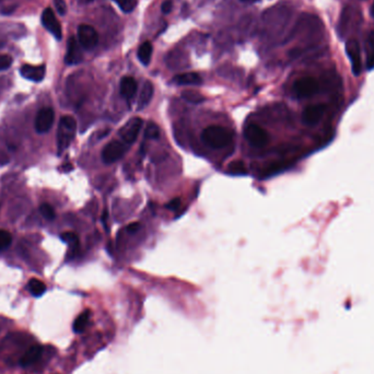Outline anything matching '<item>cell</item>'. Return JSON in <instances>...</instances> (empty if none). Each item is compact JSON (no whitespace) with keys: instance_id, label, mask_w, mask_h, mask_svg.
<instances>
[{"instance_id":"cell-13","label":"cell","mask_w":374,"mask_h":374,"mask_svg":"<svg viewBox=\"0 0 374 374\" xmlns=\"http://www.w3.org/2000/svg\"><path fill=\"white\" fill-rule=\"evenodd\" d=\"M82 60V53L79 44L77 40L71 36L68 40V46H67V54L65 57V61L67 65H76L79 64Z\"/></svg>"},{"instance_id":"cell-32","label":"cell","mask_w":374,"mask_h":374,"mask_svg":"<svg viewBox=\"0 0 374 374\" xmlns=\"http://www.w3.org/2000/svg\"><path fill=\"white\" fill-rule=\"evenodd\" d=\"M181 206V199L179 198H174L171 200L170 202H168V204L166 205V208L170 209V210H176L177 208H179Z\"/></svg>"},{"instance_id":"cell-6","label":"cell","mask_w":374,"mask_h":374,"mask_svg":"<svg viewBox=\"0 0 374 374\" xmlns=\"http://www.w3.org/2000/svg\"><path fill=\"white\" fill-rule=\"evenodd\" d=\"M79 44L85 49H92L98 45L99 34L93 27L89 24H81L78 28Z\"/></svg>"},{"instance_id":"cell-27","label":"cell","mask_w":374,"mask_h":374,"mask_svg":"<svg viewBox=\"0 0 374 374\" xmlns=\"http://www.w3.org/2000/svg\"><path fill=\"white\" fill-rule=\"evenodd\" d=\"M40 212L46 220H54L55 219V210L54 208L47 202H44L40 206Z\"/></svg>"},{"instance_id":"cell-34","label":"cell","mask_w":374,"mask_h":374,"mask_svg":"<svg viewBox=\"0 0 374 374\" xmlns=\"http://www.w3.org/2000/svg\"><path fill=\"white\" fill-rule=\"evenodd\" d=\"M241 2L246 3V4H254V3L259 2V0H241Z\"/></svg>"},{"instance_id":"cell-9","label":"cell","mask_w":374,"mask_h":374,"mask_svg":"<svg viewBox=\"0 0 374 374\" xmlns=\"http://www.w3.org/2000/svg\"><path fill=\"white\" fill-rule=\"evenodd\" d=\"M125 152L126 145L123 142L113 140L104 147L102 151V160L107 164L114 163L119 160L124 156Z\"/></svg>"},{"instance_id":"cell-1","label":"cell","mask_w":374,"mask_h":374,"mask_svg":"<svg viewBox=\"0 0 374 374\" xmlns=\"http://www.w3.org/2000/svg\"><path fill=\"white\" fill-rule=\"evenodd\" d=\"M233 134L222 126H209L201 132V140L213 149L227 147L232 141Z\"/></svg>"},{"instance_id":"cell-18","label":"cell","mask_w":374,"mask_h":374,"mask_svg":"<svg viewBox=\"0 0 374 374\" xmlns=\"http://www.w3.org/2000/svg\"><path fill=\"white\" fill-rule=\"evenodd\" d=\"M151 55H152V45L151 43L145 41L142 43L140 47L138 48V58L140 60L142 65H149V62L151 60Z\"/></svg>"},{"instance_id":"cell-5","label":"cell","mask_w":374,"mask_h":374,"mask_svg":"<svg viewBox=\"0 0 374 374\" xmlns=\"http://www.w3.org/2000/svg\"><path fill=\"white\" fill-rule=\"evenodd\" d=\"M346 52L351 61L353 74L360 76L362 71V57H361L359 42L356 39L348 40L346 43Z\"/></svg>"},{"instance_id":"cell-30","label":"cell","mask_w":374,"mask_h":374,"mask_svg":"<svg viewBox=\"0 0 374 374\" xmlns=\"http://www.w3.org/2000/svg\"><path fill=\"white\" fill-rule=\"evenodd\" d=\"M54 5L57 12L60 16H65L67 14V5L65 3V0H54Z\"/></svg>"},{"instance_id":"cell-21","label":"cell","mask_w":374,"mask_h":374,"mask_svg":"<svg viewBox=\"0 0 374 374\" xmlns=\"http://www.w3.org/2000/svg\"><path fill=\"white\" fill-rule=\"evenodd\" d=\"M160 136V129L154 122H148L144 128V137L148 139H158Z\"/></svg>"},{"instance_id":"cell-10","label":"cell","mask_w":374,"mask_h":374,"mask_svg":"<svg viewBox=\"0 0 374 374\" xmlns=\"http://www.w3.org/2000/svg\"><path fill=\"white\" fill-rule=\"evenodd\" d=\"M55 113L52 107H44L35 117V129L37 132H47L54 124Z\"/></svg>"},{"instance_id":"cell-33","label":"cell","mask_w":374,"mask_h":374,"mask_svg":"<svg viewBox=\"0 0 374 374\" xmlns=\"http://www.w3.org/2000/svg\"><path fill=\"white\" fill-rule=\"evenodd\" d=\"M139 228H140V225H139L138 222H135V223H131L127 227V231L129 233H135L139 230Z\"/></svg>"},{"instance_id":"cell-28","label":"cell","mask_w":374,"mask_h":374,"mask_svg":"<svg viewBox=\"0 0 374 374\" xmlns=\"http://www.w3.org/2000/svg\"><path fill=\"white\" fill-rule=\"evenodd\" d=\"M229 171L232 174H245L246 173L245 164L240 160L234 161V162L230 163Z\"/></svg>"},{"instance_id":"cell-25","label":"cell","mask_w":374,"mask_h":374,"mask_svg":"<svg viewBox=\"0 0 374 374\" xmlns=\"http://www.w3.org/2000/svg\"><path fill=\"white\" fill-rule=\"evenodd\" d=\"M114 2L117 3L119 8L126 12V14L131 12L137 6V0H114Z\"/></svg>"},{"instance_id":"cell-11","label":"cell","mask_w":374,"mask_h":374,"mask_svg":"<svg viewBox=\"0 0 374 374\" xmlns=\"http://www.w3.org/2000/svg\"><path fill=\"white\" fill-rule=\"evenodd\" d=\"M42 23L44 27L52 33L57 40H61L62 37V31H61V25L59 21L57 20V18L54 14L52 8H46L44 10L42 15Z\"/></svg>"},{"instance_id":"cell-23","label":"cell","mask_w":374,"mask_h":374,"mask_svg":"<svg viewBox=\"0 0 374 374\" xmlns=\"http://www.w3.org/2000/svg\"><path fill=\"white\" fill-rule=\"evenodd\" d=\"M60 238L65 243L71 245V247H73V249H76V247H77L79 244V238L74 232H64L60 234Z\"/></svg>"},{"instance_id":"cell-35","label":"cell","mask_w":374,"mask_h":374,"mask_svg":"<svg viewBox=\"0 0 374 374\" xmlns=\"http://www.w3.org/2000/svg\"><path fill=\"white\" fill-rule=\"evenodd\" d=\"M372 15L374 16V4H373V6H372Z\"/></svg>"},{"instance_id":"cell-26","label":"cell","mask_w":374,"mask_h":374,"mask_svg":"<svg viewBox=\"0 0 374 374\" xmlns=\"http://www.w3.org/2000/svg\"><path fill=\"white\" fill-rule=\"evenodd\" d=\"M11 242H12L11 234L8 231L0 229V251L8 249Z\"/></svg>"},{"instance_id":"cell-31","label":"cell","mask_w":374,"mask_h":374,"mask_svg":"<svg viewBox=\"0 0 374 374\" xmlns=\"http://www.w3.org/2000/svg\"><path fill=\"white\" fill-rule=\"evenodd\" d=\"M172 8H173V4L171 0H164L161 5V10L164 15L170 14V12L172 11Z\"/></svg>"},{"instance_id":"cell-4","label":"cell","mask_w":374,"mask_h":374,"mask_svg":"<svg viewBox=\"0 0 374 374\" xmlns=\"http://www.w3.org/2000/svg\"><path fill=\"white\" fill-rule=\"evenodd\" d=\"M244 136L246 140L252 145L258 148L265 147L269 141L268 132L256 124H250L249 126H246Z\"/></svg>"},{"instance_id":"cell-3","label":"cell","mask_w":374,"mask_h":374,"mask_svg":"<svg viewBox=\"0 0 374 374\" xmlns=\"http://www.w3.org/2000/svg\"><path fill=\"white\" fill-rule=\"evenodd\" d=\"M320 81L314 77H303L297 79L292 87L294 96L299 99H307L315 96L320 91Z\"/></svg>"},{"instance_id":"cell-29","label":"cell","mask_w":374,"mask_h":374,"mask_svg":"<svg viewBox=\"0 0 374 374\" xmlns=\"http://www.w3.org/2000/svg\"><path fill=\"white\" fill-rule=\"evenodd\" d=\"M12 57L10 55H0V71L6 70L12 65Z\"/></svg>"},{"instance_id":"cell-12","label":"cell","mask_w":374,"mask_h":374,"mask_svg":"<svg viewBox=\"0 0 374 374\" xmlns=\"http://www.w3.org/2000/svg\"><path fill=\"white\" fill-rule=\"evenodd\" d=\"M46 68L44 65L41 66H33V65H23L20 69V73L23 78L34 81V82H40L45 77Z\"/></svg>"},{"instance_id":"cell-14","label":"cell","mask_w":374,"mask_h":374,"mask_svg":"<svg viewBox=\"0 0 374 374\" xmlns=\"http://www.w3.org/2000/svg\"><path fill=\"white\" fill-rule=\"evenodd\" d=\"M137 81L132 77H124L120 80L119 85V90L120 94L127 100H130L134 98V96L137 92Z\"/></svg>"},{"instance_id":"cell-2","label":"cell","mask_w":374,"mask_h":374,"mask_svg":"<svg viewBox=\"0 0 374 374\" xmlns=\"http://www.w3.org/2000/svg\"><path fill=\"white\" fill-rule=\"evenodd\" d=\"M76 130H77L76 119L70 115L62 116L58 125V131H57V147H58L59 154L69 147L74 138Z\"/></svg>"},{"instance_id":"cell-17","label":"cell","mask_w":374,"mask_h":374,"mask_svg":"<svg viewBox=\"0 0 374 374\" xmlns=\"http://www.w3.org/2000/svg\"><path fill=\"white\" fill-rule=\"evenodd\" d=\"M154 91H155L154 85H152L150 81H145L142 86L140 96H139V99H138V110L139 111L143 110L144 107H147L149 105L150 101L152 100V97H154Z\"/></svg>"},{"instance_id":"cell-24","label":"cell","mask_w":374,"mask_h":374,"mask_svg":"<svg viewBox=\"0 0 374 374\" xmlns=\"http://www.w3.org/2000/svg\"><path fill=\"white\" fill-rule=\"evenodd\" d=\"M367 43H369L370 53L367 57V68H374V31H371L369 36H367Z\"/></svg>"},{"instance_id":"cell-36","label":"cell","mask_w":374,"mask_h":374,"mask_svg":"<svg viewBox=\"0 0 374 374\" xmlns=\"http://www.w3.org/2000/svg\"><path fill=\"white\" fill-rule=\"evenodd\" d=\"M84 2H86V3H91V2H93V0H84Z\"/></svg>"},{"instance_id":"cell-22","label":"cell","mask_w":374,"mask_h":374,"mask_svg":"<svg viewBox=\"0 0 374 374\" xmlns=\"http://www.w3.org/2000/svg\"><path fill=\"white\" fill-rule=\"evenodd\" d=\"M182 98L187 101V102L189 103H193V104H199L201 102H204L205 101V98L201 96L200 93H197L195 91H185L182 93Z\"/></svg>"},{"instance_id":"cell-20","label":"cell","mask_w":374,"mask_h":374,"mask_svg":"<svg viewBox=\"0 0 374 374\" xmlns=\"http://www.w3.org/2000/svg\"><path fill=\"white\" fill-rule=\"evenodd\" d=\"M89 319H90V313H89V311H86V312L80 314L73 323V331L76 333L84 332V329L87 327L89 323Z\"/></svg>"},{"instance_id":"cell-7","label":"cell","mask_w":374,"mask_h":374,"mask_svg":"<svg viewBox=\"0 0 374 374\" xmlns=\"http://www.w3.org/2000/svg\"><path fill=\"white\" fill-rule=\"evenodd\" d=\"M142 119L139 117L131 118L129 122L126 123L122 129L119 130V135L122 137L125 143L131 144L136 141V139L138 138L139 132H140V129L142 127Z\"/></svg>"},{"instance_id":"cell-15","label":"cell","mask_w":374,"mask_h":374,"mask_svg":"<svg viewBox=\"0 0 374 374\" xmlns=\"http://www.w3.org/2000/svg\"><path fill=\"white\" fill-rule=\"evenodd\" d=\"M173 82L179 86H199L202 79L197 72H187L175 76Z\"/></svg>"},{"instance_id":"cell-8","label":"cell","mask_w":374,"mask_h":374,"mask_svg":"<svg viewBox=\"0 0 374 374\" xmlns=\"http://www.w3.org/2000/svg\"><path fill=\"white\" fill-rule=\"evenodd\" d=\"M326 112V105L323 103L311 104L304 109L302 113L303 123L308 126H314L321 122Z\"/></svg>"},{"instance_id":"cell-16","label":"cell","mask_w":374,"mask_h":374,"mask_svg":"<svg viewBox=\"0 0 374 374\" xmlns=\"http://www.w3.org/2000/svg\"><path fill=\"white\" fill-rule=\"evenodd\" d=\"M42 351H43V348L40 345H35V346L30 347L29 349L25 351L23 356L21 357L20 364L24 367L33 364L34 362H36V361L40 359Z\"/></svg>"},{"instance_id":"cell-19","label":"cell","mask_w":374,"mask_h":374,"mask_svg":"<svg viewBox=\"0 0 374 374\" xmlns=\"http://www.w3.org/2000/svg\"><path fill=\"white\" fill-rule=\"evenodd\" d=\"M28 289L30 291V293L33 296H41L45 293L46 286H45V283L39 280V279L33 278L29 281Z\"/></svg>"}]
</instances>
